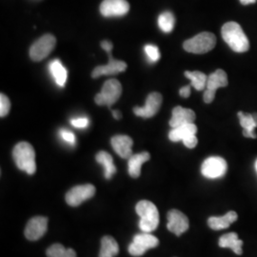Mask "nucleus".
<instances>
[{"label": "nucleus", "instance_id": "1", "mask_svg": "<svg viewBox=\"0 0 257 257\" xmlns=\"http://www.w3.org/2000/svg\"><path fill=\"white\" fill-rule=\"evenodd\" d=\"M224 41L235 53H245L249 49L248 38L238 23L230 21L223 25L221 30Z\"/></svg>", "mask_w": 257, "mask_h": 257}, {"label": "nucleus", "instance_id": "2", "mask_svg": "<svg viewBox=\"0 0 257 257\" xmlns=\"http://www.w3.org/2000/svg\"><path fill=\"white\" fill-rule=\"evenodd\" d=\"M13 157L19 170L34 175L37 171L36 152L33 146L28 142H20L13 151Z\"/></svg>", "mask_w": 257, "mask_h": 257}, {"label": "nucleus", "instance_id": "3", "mask_svg": "<svg viewBox=\"0 0 257 257\" xmlns=\"http://www.w3.org/2000/svg\"><path fill=\"white\" fill-rule=\"evenodd\" d=\"M136 211L140 217V230L143 232H152L157 229L159 225V212L154 203L148 200L139 201Z\"/></svg>", "mask_w": 257, "mask_h": 257}, {"label": "nucleus", "instance_id": "4", "mask_svg": "<svg viewBox=\"0 0 257 257\" xmlns=\"http://www.w3.org/2000/svg\"><path fill=\"white\" fill-rule=\"evenodd\" d=\"M216 45V37L212 33L204 32L184 42V50L188 53L202 55L211 52Z\"/></svg>", "mask_w": 257, "mask_h": 257}, {"label": "nucleus", "instance_id": "5", "mask_svg": "<svg viewBox=\"0 0 257 257\" xmlns=\"http://www.w3.org/2000/svg\"><path fill=\"white\" fill-rule=\"evenodd\" d=\"M122 93V86L118 80L110 79L104 83L101 92L97 93L94 101L99 106H112L117 101Z\"/></svg>", "mask_w": 257, "mask_h": 257}, {"label": "nucleus", "instance_id": "6", "mask_svg": "<svg viewBox=\"0 0 257 257\" xmlns=\"http://www.w3.org/2000/svg\"><path fill=\"white\" fill-rule=\"evenodd\" d=\"M159 244V240L151 232H143L137 234L133 242L128 246V253L133 256H141L148 249L156 248Z\"/></svg>", "mask_w": 257, "mask_h": 257}, {"label": "nucleus", "instance_id": "7", "mask_svg": "<svg viewBox=\"0 0 257 257\" xmlns=\"http://www.w3.org/2000/svg\"><path fill=\"white\" fill-rule=\"evenodd\" d=\"M56 44V38L51 34L40 37L30 49V57L34 61H41L52 53Z\"/></svg>", "mask_w": 257, "mask_h": 257}, {"label": "nucleus", "instance_id": "8", "mask_svg": "<svg viewBox=\"0 0 257 257\" xmlns=\"http://www.w3.org/2000/svg\"><path fill=\"white\" fill-rule=\"evenodd\" d=\"M228 164L220 156H211L207 158L201 166L203 176L209 179H216L224 176L227 173Z\"/></svg>", "mask_w": 257, "mask_h": 257}, {"label": "nucleus", "instance_id": "9", "mask_svg": "<svg viewBox=\"0 0 257 257\" xmlns=\"http://www.w3.org/2000/svg\"><path fill=\"white\" fill-rule=\"evenodd\" d=\"M228 86V75L223 70H216L214 73L208 76L206 91L204 92L205 103H211L215 97V92L217 89Z\"/></svg>", "mask_w": 257, "mask_h": 257}, {"label": "nucleus", "instance_id": "10", "mask_svg": "<svg viewBox=\"0 0 257 257\" xmlns=\"http://www.w3.org/2000/svg\"><path fill=\"white\" fill-rule=\"evenodd\" d=\"M95 194V187L92 184L79 185L72 188L66 194V202L72 207H77Z\"/></svg>", "mask_w": 257, "mask_h": 257}, {"label": "nucleus", "instance_id": "11", "mask_svg": "<svg viewBox=\"0 0 257 257\" xmlns=\"http://www.w3.org/2000/svg\"><path fill=\"white\" fill-rule=\"evenodd\" d=\"M162 95L159 92H152L148 95L144 107H136L134 112L136 115L143 118H151L155 116L162 104Z\"/></svg>", "mask_w": 257, "mask_h": 257}, {"label": "nucleus", "instance_id": "12", "mask_svg": "<svg viewBox=\"0 0 257 257\" xmlns=\"http://www.w3.org/2000/svg\"><path fill=\"white\" fill-rule=\"evenodd\" d=\"M130 11L127 0H104L100 5V13L105 18L123 17Z\"/></svg>", "mask_w": 257, "mask_h": 257}, {"label": "nucleus", "instance_id": "13", "mask_svg": "<svg viewBox=\"0 0 257 257\" xmlns=\"http://www.w3.org/2000/svg\"><path fill=\"white\" fill-rule=\"evenodd\" d=\"M167 218L168 230L174 232L177 236H180L189 229V219L182 211L172 210L168 212Z\"/></svg>", "mask_w": 257, "mask_h": 257}, {"label": "nucleus", "instance_id": "14", "mask_svg": "<svg viewBox=\"0 0 257 257\" xmlns=\"http://www.w3.org/2000/svg\"><path fill=\"white\" fill-rule=\"evenodd\" d=\"M48 230V218L43 216H36L27 223L25 228V237L30 241H37L41 238Z\"/></svg>", "mask_w": 257, "mask_h": 257}, {"label": "nucleus", "instance_id": "15", "mask_svg": "<svg viewBox=\"0 0 257 257\" xmlns=\"http://www.w3.org/2000/svg\"><path fill=\"white\" fill-rule=\"evenodd\" d=\"M109 55V63L105 66H98L92 71V76L93 78H97L101 75H111L117 74L126 71L127 64L124 61L115 60L111 55V51L107 52Z\"/></svg>", "mask_w": 257, "mask_h": 257}, {"label": "nucleus", "instance_id": "16", "mask_svg": "<svg viewBox=\"0 0 257 257\" xmlns=\"http://www.w3.org/2000/svg\"><path fill=\"white\" fill-rule=\"evenodd\" d=\"M110 144L114 152L124 159H128L133 156L132 147L134 144L133 139L128 136H115L111 138Z\"/></svg>", "mask_w": 257, "mask_h": 257}, {"label": "nucleus", "instance_id": "17", "mask_svg": "<svg viewBox=\"0 0 257 257\" xmlns=\"http://www.w3.org/2000/svg\"><path fill=\"white\" fill-rule=\"evenodd\" d=\"M195 117L196 115L193 110L177 106L173 110V116L170 120L169 124L172 128H176L184 124L194 123Z\"/></svg>", "mask_w": 257, "mask_h": 257}, {"label": "nucleus", "instance_id": "18", "mask_svg": "<svg viewBox=\"0 0 257 257\" xmlns=\"http://www.w3.org/2000/svg\"><path fill=\"white\" fill-rule=\"evenodd\" d=\"M238 117L240 125L243 128V136L245 138H256L254 130L257 127V112L245 113L239 111Z\"/></svg>", "mask_w": 257, "mask_h": 257}, {"label": "nucleus", "instance_id": "19", "mask_svg": "<svg viewBox=\"0 0 257 257\" xmlns=\"http://www.w3.org/2000/svg\"><path fill=\"white\" fill-rule=\"evenodd\" d=\"M237 218V213L235 211H230L223 216H211L208 220V225L211 230H224L228 229L230 224L234 223Z\"/></svg>", "mask_w": 257, "mask_h": 257}, {"label": "nucleus", "instance_id": "20", "mask_svg": "<svg viewBox=\"0 0 257 257\" xmlns=\"http://www.w3.org/2000/svg\"><path fill=\"white\" fill-rule=\"evenodd\" d=\"M197 133V127L194 123H188L184 124L179 127L172 128L169 133V138L173 142H179L183 141L185 138H189L191 136H194Z\"/></svg>", "mask_w": 257, "mask_h": 257}, {"label": "nucleus", "instance_id": "21", "mask_svg": "<svg viewBox=\"0 0 257 257\" xmlns=\"http://www.w3.org/2000/svg\"><path fill=\"white\" fill-rule=\"evenodd\" d=\"M151 158L150 154L147 152H143L141 154L133 155L128 158V175L133 178H138L141 174V167L143 163L149 161Z\"/></svg>", "mask_w": 257, "mask_h": 257}, {"label": "nucleus", "instance_id": "22", "mask_svg": "<svg viewBox=\"0 0 257 257\" xmlns=\"http://www.w3.org/2000/svg\"><path fill=\"white\" fill-rule=\"evenodd\" d=\"M219 247L224 248H230L234 253L241 255L243 253L242 245L243 241L238 238L236 232H230L223 234L219 238Z\"/></svg>", "mask_w": 257, "mask_h": 257}, {"label": "nucleus", "instance_id": "23", "mask_svg": "<svg viewBox=\"0 0 257 257\" xmlns=\"http://www.w3.org/2000/svg\"><path fill=\"white\" fill-rule=\"evenodd\" d=\"M96 161L104 167V175L106 179H110L112 175L116 173V168L113 164L112 157L107 152H99L95 156Z\"/></svg>", "mask_w": 257, "mask_h": 257}, {"label": "nucleus", "instance_id": "24", "mask_svg": "<svg viewBox=\"0 0 257 257\" xmlns=\"http://www.w3.org/2000/svg\"><path fill=\"white\" fill-rule=\"evenodd\" d=\"M119 252V246L115 239L106 235L101 239V248L99 257H114Z\"/></svg>", "mask_w": 257, "mask_h": 257}, {"label": "nucleus", "instance_id": "25", "mask_svg": "<svg viewBox=\"0 0 257 257\" xmlns=\"http://www.w3.org/2000/svg\"><path fill=\"white\" fill-rule=\"evenodd\" d=\"M50 71L53 74L56 84L60 87H64L66 81H67V74H67V70L65 69L62 63L57 59L53 60L50 64Z\"/></svg>", "mask_w": 257, "mask_h": 257}, {"label": "nucleus", "instance_id": "26", "mask_svg": "<svg viewBox=\"0 0 257 257\" xmlns=\"http://www.w3.org/2000/svg\"><path fill=\"white\" fill-rule=\"evenodd\" d=\"M185 76L191 80V86L196 91H202L206 86L208 81V76L201 72L195 71V72H185Z\"/></svg>", "mask_w": 257, "mask_h": 257}, {"label": "nucleus", "instance_id": "27", "mask_svg": "<svg viewBox=\"0 0 257 257\" xmlns=\"http://www.w3.org/2000/svg\"><path fill=\"white\" fill-rule=\"evenodd\" d=\"M175 24V16L171 12H164L158 18V26L161 29V31L166 34L173 32Z\"/></svg>", "mask_w": 257, "mask_h": 257}, {"label": "nucleus", "instance_id": "28", "mask_svg": "<svg viewBox=\"0 0 257 257\" xmlns=\"http://www.w3.org/2000/svg\"><path fill=\"white\" fill-rule=\"evenodd\" d=\"M48 257H76V252L73 248H65L61 244H54L47 249Z\"/></svg>", "mask_w": 257, "mask_h": 257}, {"label": "nucleus", "instance_id": "29", "mask_svg": "<svg viewBox=\"0 0 257 257\" xmlns=\"http://www.w3.org/2000/svg\"><path fill=\"white\" fill-rule=\"evenodd\" d=\"M145 52H146V55H148L149 59L152 62H156L160 59V52H159L158 47L156 46V45H152V44L146 45L145 46Z\"/></svg>", "mask_w": 257, "mask_h": 257}, {"label": "nucleus", "instance_id": "30", "mask_svg": "<svg viewBox=\"0 0 257 257\" xmlns=\"http://www.w3.org/2000/svg\"><path fill=\"white\" fill-rule=\"evenodd\" d=\"M10 109H11V102H10L9 98L1 93L0 95V115L1 117L6 116L9 113Z\"/></svg>", "mask_w": 257, "mask_h": 257}, {"label": "nucleus", "instance_id": "31", "mask_svg": "<svg viewBox=\"0 0 257 257\" xmlns=\"http://www.w3.org/2000/svg\"><path fill=\"white\" fill-rule=\"evenodd\" d=\"M60 136H61V138L64 140L65 142H67L71 145L75 144V137H74V135L72 132L63 128V130L60 131Z\"/></svg>", "mask_w": 257, "mask_h": 257}, {"label": "nucleus", "instance_id": "32", "mask_svg": "<svg viewBox=\"0 0 257 257\" xmlns=\"http://www.w3.org/2000/svg\"><path fill=\"white\" fill-rule=\"evenodd\" d=\"M71 124L74 128H84L88 127L89 125V119L87 117H78L71 120Z\"/></svg>", "mask_w": 257, "mask_h": 257}, {"label": "nucleus", "instance_id": "33", "mask_svg": "<svg viewBox=\"0 0 257 257\" xmlns=\"http://www.w3.org/2000/svg\"><path fill=\"white\" fill-rule=\"evenodd\" d=\"M184 145L189 149H193V148L196 147L197 143H198V139L196 138V136H191L189 138H185L183 141Z\"/></svg>", "mask_w": 257, "mask_h": 257}, {"label": "nucleus", "instance_id": "34", "mask_svg": "<svg viewBox=\"0 0 257 257\" xmlns=\"http://www.w3.org/2000/svg\"><path fill=\"white\" fill-rule=\"evenodd\" d=\"M179 93L184 98H188L191 95V85H188V86H185L183 88H181Z\"/></svg>", "mask_w": 257, "mask_h": 257}, {"label": "nucleus", "instance_id": "35", "mask_svg": "<svg viewBox=\"0 0 257 257\" xmlns=\"http://www.w3.org/2000/svg\"><path fill=\"white\" fill-rule=\"evenodd\" d=\"M101 47L102 49H103V50H105L106 52H109V51H111V50H112V44H111V42L108 41V40H104V41H102Z\"/></svg>", "mask_w": 257, "mask_h": 257}, {"label": "nucleus", "instance_id": "36", "mask_svg": "<svg viewBox=\"0 0 257 257\" xmlns=\"http://www.w3.org/2000/svg\"><path fill=\"white\" fill-rule=\"evenodd\" d=\"M112 115H113V117L115 118V119H120L121 118V116H122V114H121V112H120L119 110H112Z\"/></svg>", "mask_w": 257, "mask_h": 257}, {"label": "nucleus", "instance_id": "37", "mask_svg": "<svg viewBox=\"0 0 257 257\" xmlns=\"http://www.w3.org/2000/svg\"><path fill=\"white\" fill-rule=\"evenodd\" d=\"M243 5H248V4H253L255 3L257 0H239Z\"/></svg>", "mask_w": 257, "mask_h": 257}, {"label": "nucleus", "instance_id": "38", "mask_svg": "<svg viewBox=\"0 0 257 257\" xmlns=\"http://www.w3.org/2000/svg\"><path fill=\"white\" fill-rule=\"evenodd\" d=\"M255 171H256V173H257V159H256V161H255Z\"/></svg>", "mask_w": 257, "mask_h": 257}]
</instances>
